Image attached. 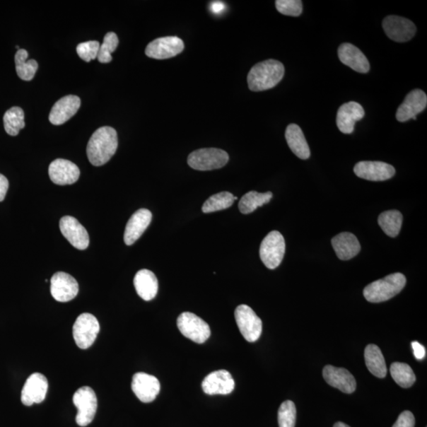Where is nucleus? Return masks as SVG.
Segmentation results:
<instances>
[{"label": "nucleus", "mask_w": 427, "mask_h": 427, "mask_svg": "<svg viewBox=\"0 0 427 427\" xmlns=\"http://www.w3.org/2000/svg\"><path fill=\"white\" fill-rule=\"evenodd\" d=\"M365 362L373 375L384 378L387 375V367L383 353L375 344H370L365 349Z\"/></svg>", "instance_id": "obj_28"}, {"label": "nucleus", "mask_w": 427, "mask_h": 427, "mask_svg": "<svg viewBox=\"0 0 427 427\" xmlns=\"http://www.w3.org/2000/svg\"><path fill=\"white\" fill-rule=\"evenodd\" d=\"M323 377L327 383L342 392L351 394L356 390V378L344 368L326 365L323 370Z\"/></svg>", "instance_id": "obj_20"}, {"label": "nucleus", "mask_w": 427, "mask_h": 427, "mask_svg": "<svg viewBox=\"0 0 427 427\" xmlns=\"http://www.w3.org/2000/svg\"><path fill=\"white\" fill-rule=\"evenodd\" d=\"M118 148L117 133L111 127L105 126L93 133L89 140L86 153L90 163L101 166L108 163Z\"/></svg>", "instance_id": "obj_1"}, {"label": "nucleus", "mask_w": 427, "mask_h": 427, "mask_svg": "<svg viewBox=\"0 0 427 427\" xmlns=\"http://www.w3.org/2000/svg\"><path fill=\"white\" fill-rule=\"evenodd\" d=\"M235 202V197L229 192H222L211 196L203 205L204 213H211L228 209Z\"/></svg>", "instance_id": "obj_34"}, {"label": "nucleus", "mask_w": 427, "mask_h": 427, "mask_svg": "<svg viewBox=\"0 0 427 427\" xmlns=\"http://www.w3.org/2000/svg\"><path fill=\"white\" fill-rule=\"evenodd\" d=\"M276 6L282 15L293 17L301 16L303 10L301 0H277Z\"/></svg>", "instance_id": "obj_37"}, {"label": "nucleus", "mask_w": 427, "mask_h": 427, "mask_svg": "<svg viewBox=\"0 0 427 427\" xmlns=\"http://www.w3.org/2000/svg\"><path fill=\"white\" fill-rule=\"evenodd\" d=\"M59 229L72 246L79 250L88 248L90 238L88 231L78 220L71 216H64L59 221Z\"/></svg>", "instance_id": "obj_15"}, {"label": "nucleus", "mask_w": 427, "mask_h": 427, "mask_svg": "<svg viewBox=\"0 0 427 427\" xmlns=\"http://www.w3.org/2000/svg\"><path fill=\"white\" fill-rule=\"evenodd\" d=\"M333 427H351L349 425H346L342 422H338L337 423H335L334 426Z\"/></svg>", "instance_id": "obj_43"}, {"label": "nucleus", "mask_w": 427, "mask_h": 427, "mask_svg": "<svg viewBox=\"0 0 427 427\" xmlns=\"http://www.w3.org/2000/svg\"><path fill=\"white\" fill-rule=\"evenodd\" d=\"M52 296L59 303H68L74 299L78 293L76 279L63 271L55 273L51 279Z\"/></svg>", "instance_id": "obj_12"}, {"label": "nucleus", "mask_w": 427, "mask_h": 427, "mask_svg": "<svg viewBox=\"0 0 427 427\" xmlns=\"http://www.w3.org/2000/svg\"><path fill=\"white\" fill-rule=\"evenodd\" d=\"M402 223V214L396 210L385 211L378 217L380 228L390 238H396L399 235Z\"/></svg>", "instance_id": "obj_30"}, {"label": "nucleus", "mask_w": 427, "mask_h": 427, "mask_svg": "<svg viewBox=\"0 0 427 427\" xmlns=\"http://www.w3.org/2000/svg\"><path fill=\"white\" fill-rule=\"evenodd\" d=\"M332 245L339 259L342 260H349L356 257L361 250V245L358 238L349 232L339 233L333 238Z\"/></svg>", "instance_id": "obj_25"}, {"label": "nucleus", "mask_w": 427, "mask_h": 427, "mask_svg": "<svg viewBox=\"0 0 427 427\" xmlns=\"http://www.w3.org/2000/svg\"><path fill=\"white\" fill-rule=\"evenodd\" d=\"M272 197L273 194L271 192L259 193L256 191H251L247 192L240 200L239 210L244 215H248V214L257 210L259 206L269 203Z\"/></svg>", "instance_id": "obj_29"}, {"label": "nucleus", "mask_w": 427, "mask_h": 427, "mask_svg": "<svg viewBox=\"0 0 427 427\" xmlns=\"http://www.w3.org/2000/svg\"><path fill=\"white\" fill-rule=\"evenodd\" d=\"M49 173L51 181L59 185L74 184L80 176L78 166L62 158L56 159L50 164Z\"/></svg>", "instance_id": "obj_19"}, {"label": "nucleus", "mask_w": 427, "mask_h": 427, "mask_svg": "<svg viewBox=\"0 0 427 427\" xmlns=\"http://www.w3.org/2000/svg\"><path fill=\"white\" fill-rule=\"evenodd\" d=\"M177 327L184 337L197 344L205 343L211 336L209 324L189 312H185L178 317Z\"/></svg>", "instance_id": "obj_6"}, {"label": "nucleus", "mask_w": 427, "mask_h": 427, "mask_svg": "<svg viewBox=\"0 0 427 427\" xmlns=\"http://www.w3.org/2000/svg\"><path fill=\"white\" fill-rule=\"evenodd\" d=\"M48 389V380L42 373H33L26 380L22 390L23 404L25 406H31L43 402Z\"/></svg>", "instance_id": "obj_13"}, {"label": "nucleus", "mask_w": 427, "mask_h": 427, "mask_svg": "<svg viewBox=\"0 0 427 427\" xmlns=\"http://www.w3.org/2000/svg\"><path fill=\"white\" fill-rule=\"evenodd\" d=\"M357 177L371 182H383L395 175L392 165L383 162H359L353 168Z\"/></svg>", "instance_id": "obj_16"}, {"label": "nucleus", "mask_w": 427, "mask_h": 427, "mask_svg": "<svg viewBox=\"0 0 427 427\" xmlns=\"http://www.w3.org/2000/svg\"><path fill=\"white\" fill-rule=\"evenodd\" d=\"M339 61L358 73H367L370 71V63L363 53L356 46L344 43L338 49Z\"/></svg>", "instance_id": "obj_24"}, {"label": "nucleus", "mask_w": 427, "mask_h": 427, "mask_svg": "<svg viewBox=\"0 0 427 427\" xmlns=\"http://www.w3.org/2000/svg\"><path fill=\"white\" fill-rule=\"evenodd\" d=\"M390 373L396 383L404 389L410 388L416 381L415 373L411 366L406 363H392L390 367Z\"/></svg>", "instance_id": "obj_33"}, {"label": "nucleus", "mask_w": 427, "mask_h": 427, "mask_svg": "<svg viewBox=\"0 0 427 427\" xmlns=\"http://www.w3.org/2000/svg\"><path fill=\"white\" fill-rule=\"evenodd\" d=\"M152 219V214L148 209L136 211L126 225L124 240L127 245L134 244L148 228Z\"/></svg>", "instance_id": "obj_23"}, {"label": "nucleus", "mask_w": 427, "mask_h": 427, "mask_svg": "<svg viewBox=\"0 0 427 427\" xmlns=\"http://www.w3.org/2000/svg\"><path fill=\"white\" fill-rule=\"evenodd\" d=\"M185 49L182 39L177 37H164L153 40L146 46L145 53L150 58L165 59L175 57Z\"/></svg>", "instance_id": "obj_10"}, {"label": "nucleus", "mask_w": 427, "mask_h": 427, "mask_svg": "<svg viewBox=\"0 0 427 427\" xmlns=\"http://www.w3.org/2000/svg\"><path fill=\"white\" fill-rule=\"evenodd\" d=\"M235 316L240 332L247 341L253 343L259 339L262 333V320L249 305L237 307Z\"/></svg>", "instance_id": "obj_9"}, {"label": "nucleus", "mask_w": 427, "mask_h": 427, "mask_svg": "<svg viewBox=\"0 0 427 427\" xmlns=\"http://www.w3.org/2000/svg\"><path fill=\"white\" fill-rule=\"evenodd\" d=\"M81 105V100L76 95L65 96L59 100L49 115V121L52 124L62 125L76 115Z\"/></svg>", "instance_id": "obj_22"}, {"label": "nucleus", "mask_w": 427, "mask_h": 427, "mask_svg": "<svg viewBox=\"0 0 427 427\" xmlns=\"http://www.w3.org/2000/svg\"><path fill=\"white\" fill-rule=\"evenodd\" d=\"M161 385L157 378L146 373H136L132 378L131 390L140 402L151 403L158 395Z\"/></svg>", "instance_id": "obj_14"}, {"label": "nucleus", "mask_w": 427, "mask_h": 427, "mask_svg": "<svg viewBox=\"0 0 427 427\" xmlns=\"http://www.w3.org/2000/svg\"><path fill=\"white\" fill-rule=\"evenodd\" d=\"M426 105L427 96L423 90L417 89L411 91L397 110L396 115L397 121L405 122L417 117L419 113L426 108Z\"/></svg>", "instance_id": "obj_18"}, {"label": "nucleus", "mask_w": 427, "mask_h": 427, "mask_svg": "<svg viewBox=\"0 0 427 427\" xmlns=\"http://www.w3.org/2000/svg\"><path fill=\"white\" fill-rule=\"evenodd\" d=\"M228 162V153L217 148L199 149L192 152L188 158L190 168L200 171L223 168Z\"/></svg>", "instance_id": "obj_5"}, {"label": "nucleus", "mask_w": 427, "mask_h": 427, "mask_svg": "<svg viewBox=\"0 0 427 427\" xmlns=\"http://www.w3.org/2000/svg\"><path fill=\"white\" fill-rule=\"evenodd\" d=\"M100 44L97 41L80 43L77 46V53L80 58L86 62H90L98 57Z\"/></svg>", "instance_id": "obj_38"}, {"label": "nucleus", "mask_w": 427, "mask_h": 427, "mask_svg": "<svg viewBox=\"0 0 427 427\" xmlns=\"http://www.w3.org/2000/svg\"><path fill=\"white\" fill-rule=\"evenodd\" d=\"M365 116L363 106L355 102L345 103L340 106L337 112L338 129L344 134H351L356 123Z\"/></svg>", "instance_id": "obj_21"}, {"label": "nucleus", "mask_w": 427, "mask_h": 427, "mask_svg": "<svg viewBox=\"0 0 427 427\" xmlns=\"http://www.w3.org/2000/svg\"><path fill=\"white\" fill-rule=\"evenodd\" d=\"M416 419L409 411H404L399 416L392 427H415Z\"/></svg>", "instance_id": "obj_39"}, {"label": "nucleus", "mask_w": 427, "mask_h": 427, "mask_svg": "<svg viewBox=\"0 0 427 427\" xmlns=\"http://www.w3.org/2000/svg\"><path fill=\"white\" fill-rule=\"evenodd\" d=\"M29 53L25 49H19L16 54V68L18 77L24 81H31L35 78L38 69V64L35 59L26 62Z\"/></svg>", "instance_id": "obj_31"}, {"label": "nucleus", "mask_w": 427, "mask_h": 427, "mask_svg": "<svg viewBox=\"0 0 427 427\" xmlns=\"http://www.w3.org/2000/svg\"><path fill=\"white\" fill-rule=\"evenodd\" d=\"M285 69L281 62L268 59L252 66L247 81L252 91L259 92L275 88L283 79Z\"/></svg>", "instance_id": "obj_2"}, {"label": "nucleus", "mask_w": 427, "mask_h": 427, "mask_svg": "<svg viewBox=\"0 0 427 427\" xmlns=\"http://www.w3.org/2000/svg\"><path fill=\"white\" fill-rule=\"evenodd\" d=\"M73 403L78 409L76 423L80 426L89 425L95 419L98 409V399L90 387L83 386L73 396Z\"/></svg>", "instance_id": "obj_7"}, {"label": "nucleus", "mask_w": 427, "mask_h": 427, "mask_svg": "<svg viewBox=\"0 0 427 427\" xmlns=\"http://www.w3.org/2000/svg\"><path fill=\"white\" fill-rule=\"evenodd\" d=\"M383 29L386 35L396 42L410 41L416 33V26L409 19L390 16L384 19Z\"/></svg>", "instance_id": "obj_11"}, {"label": "nucleus", "mask_w": 427, "mask_h": 427, "mask_svg": "<svg viewBox=\"0 0 427 427\" xmlns=\"http://www.w3.org/2000/svg\"><path fill=\"white\" fill-rule=\"evenodd\" d=\"M235 383L228 371H214L206 376L202 389L208 395H228L235 390Z\"/></svg>", "instance_id": "obj_17"}, {"label": "nucleus", "mask_w": 427, "mask_h": 427, "mask_svg": "<svg viewBox=\"0 0 427 427\" xmlns=\"http://www.w3.org/2000/svg\"><path fill=\"white\" fill-rule=\"evenodd\" d=\"M24 112L20 107H12L5 112L4 117V129L11 136L18 135L20 131L25 128Z\"/></svg>", "instance_id": "obj_32"}, {"label": "nucleus", "mask_w": 427, "mask_h": 427, "mask_svg": "<svg viewBox=\"0 0 427 427\" xmlns=\"http://www.w3.org/2000/svg\"><path fill=\"white\" fill-rule=\"evenodd\" d=\"M285 136L290 149L295 155L305 160L310 157V150L303 130L296 124H291L286 128Z\"/></svg>", "instance_id": "obj_27"}, {"label": "nucleus", "mask_w": 427, "mask_h": 427, "mask_svg": "<svg viewBox=\"0 0 427 427\" xmlns=\"http://www.w3.org/2000/svg\"><path fill=\"white\" fill-rule=\"evenodd\" d=\"M8 188V180L5 176L0 175V202L4 201Z\"/></svg>", "instance_id": "obj_41"}, {"label": "nucleus", "mask_w": 427, "mask_h": 427, "mask_svg": "<svg viewBox=\"0 0 427 427\" xmlns=\"http://www.w3.org/2000/svg\"><path fill=\"white\" fill-rule=\"evenodd\" d=\"M286 250L283 236L279 231H271L260 245L259 257L269 269H276L282 263Z\"/></svg>", "instance_id": "obj_4"}, {"label": "nucleus", "mask_w": 427, "mask_h": 427, "mask_svg": "<svg viewBox=\"0 0 427 427\" xmlns=\"http://www.w3.org/2000/svg\"><path fill=\"white\" fill-rule=\"evenodd\" d=\"M119 45V39L115 33L110 32L104 37L102 45H100L98 59L100 63L108 64L112 62V53L115 52Z\"/></svg>", "instance_id": "obj_35"}, {"label": "nucleus", "mask_w": 427, "mask_h": 427, "mask_svg": "<svg viewBox=\"0 0 427 427\" xmlns=\"http://www.w3.org/2000/svg\"><path fill=\"white\" fill-rule=\"evenodd\" d=\"M412 349L414 351V356L418 360H423L426 357V349L424 346L417 341L411 343Z\"/></svg>", "instance_id": "obj_40"}, {"label": "nucleus", "mask_w": 427, "mask_h": 427, "mask_svg": "<svg viewBox=\"0 0 427 427\" xmlns=\"http://www.w3.org/2000/svg\"><path fill=\"white\" fill-rule=\"evenodd\" d=\"M226 6L223 3L221 2H214L211 5V10L213 13H215L216 15L221 14V13L225 10Z\"/></svg>", "instance_id": "obj_42"}, {"label": "nucleus", "mask_w": 427, "mask_h": 427, "mask_svg": "<svg viewBox=\"0 0 427 427\" xmlns=\"http://www.w3.org/2000/svg\"><path fill=\"white\" fill-rule=\"evenodd\" d=\"M297 411L295 403L291 400L283 402L278 411L279 427H296Z\"/></svg>", "instance_id": "obj_36"}, {"label": "nucleus", "mask_w": 427, "mask_h": 427, "mask_svg": "<svg viewBox=\"0 0 427 427\" xmlns=\"http://www.w3.org/2000/svg\"><path fill=\"white\" fill-rule=\"evenodd\" d=\"M134 286L138 296L144 301H151L157 296L158 282L153 273L148 269H142L136 273Z\"/></svg>", "instance_id": "obj_26"}, {"label": "nucleus", "mask_w": 427, "mask_h": 427, "mask_svg": "<svg viewBox=\"0 0 427 427\" xmlns=\"http://www.w3.org/2000/svg\"><path fill=\"white\" fill-rule=\"evenodd\" d=\"M406 282L402 273H393L365 286L363 296L367 301L372 303L388 301L404 288Z\"/></svg>", "instance_id": "obj_3"}, {"label": "nucleus", "mask_w": 427, "mask_h": 427, "mask_svg": "<svg viewBox=\"0 0 427 427\" xmlns=\"http://www.w3.org/2000/svg\"><path fill=\"white\" fill-rule=\"evenodd\" d=\"M100 332L98 319L85 312L79 315L73 325V337L79 349H88L95 343Z\"/></svg>", "instance_id": "obj_8"}]
</instances>
